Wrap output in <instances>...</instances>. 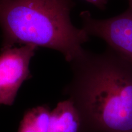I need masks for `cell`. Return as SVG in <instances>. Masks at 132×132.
Listing matches in <instances>:
<instances>
[{
  "instance_id": "obj_2",
  "label": "cell",
  "mask_w": 132,
  "mask_h": 132,
  "mask_svg": "<svg viewBox=\"0 0 132 132\" xmlns=\"http://www.w3.org/2000/svg\"><path fill=\"white\" fill-rule=\"evenodd\" d=\"M73 0H0L2 48L32 45L59 52L71 62L90 36L72 24Z\"/></svg>"
},
{
  "instance_id": "obj_1",
  "label": "cell",
  "mask_w": 132,
  "mask_h": 132,
  "mask_svg": "<svg viewBox=\"0 0 132 132\" xmlns=\"http://www.w3.org/2000/svg\"><path fill=\"white\" fill-rule=\"evenodd\" d=\"M73 78L65 87L81 116L84 132H132V67L110 48L84 49L70 62Z\"/></svg>"
},
{
  "instance_id": "obj_5",
  "label": "cell",
  "mask_w": 132,
  "mask_h": 132,
  "mask_svg": "<svg viewBox=\"0 0 132 132\" xmlns=\"http://www.w3.org/2000/svg\"><path fill=\"white\" fill-rule=\"evenodd\" d=\"M48 132H84L81 116L70 99L59 102L51 111Z\"/></svg>"
},
{
  "instance_id": "obj_7",
  "label": "cell",
  "mask_w": 132,
  "mask_h": 132,
  "mask_svg": "<svg viewBox=\"0 0 132 132\" xmlns=\"http://www.w3.org/2000/svg\"><path fill=\"white\" fill-rule=\"evenodd\" d=\"M85 1L101 10L105 9L108 3V0H85Z\"/></svg>"
},
{
  "instance_id": "obj_4",
  "label": "cell",
  "mask_w": 132,
  "mask_h": 132,
  "mask_svg": "<svg viewBox=\"0 0 132 132\" xmlns=\"http://www.w3.org/2000/svg\"><path fill=\"white\" fill-rule=\"evenodd\" d=\"M38 48L15 46L0 50V105L14 104L18 92L31 78L30 62Z\"/></svg>"
},
{
  "instance_id": "obj_8",
  "label": "cell",
  "mask_w": 132,
  "mask_h": 132,
  "mask_svg": "<svg viewBox=\"0 0 132 132\" xmlns=\"http://www.w3.org/2000/svg\"><path fill=\"white\" fill-rule=\"evenodd\" d=\"M128 6L132 7V0H128Z\"/></svg>"
},
{
  "instance_id": "obj_3",
  "label": "cell",
  "mask_w": 132,
  "mask_h": 132,
  "mask_svg": "<svg viewBox=\"0 0 132 132\" xmlns=\"http://www.w3.org/2000/svg\"><path fill=\"white\" fill-rule=\"evenodd\" d=\"M82 28L89 36L102 39L108 47L132 67V7L106 19L92 17L89 11L81 12Z\"/></svg>"
},
{
  "instance_id": "obj_6",
  "label": "cell",
  "mask_w": 132,
  "mask_h": 132,
  "mask_svg": "<svg viewBox=\"0 0 132 132\" xmlns=\"http://www.w3.org/2000/svg\"><path fill=\"white\" fill-rule=\"evenodd\" d=\"M51 110L48 105H42L24 113L18 132H48Z\"/></svg>"
}]
</instances>
